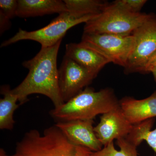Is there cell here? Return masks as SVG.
<instances>
[{"label":"cell","instance_id":"6da1fadb","mask_svg":"<svg viewBox=\"0 0 156 156\" xmlns=\"http://www.w3.org/2000/svg\"><path fill=\"white\" fill-rule=\"evenodd\" d=\"M62 41L52 47L41 48L34 58L23 62L22 65L29 70L28 74L17 87L12 89L20 105L28 100V96L40 94L47 96L54 108L64 103L58 84L57 58Z\"/></svg>","mask_w":156,"mask_h":156},{"label":"cell","instance_id":"7a4b0ae2","mask_svg":"<svg viewBox=\"0 0 156 156\" xmlns=\"http://www.w3.org/2000/svg\"><path fill=\"white\" fill-rule=\"evenodd\" d=\"M92 151L74 144L56 126L44 130H30L9 156H92Z\"/></svg>","mask_w":156,"mask_h":156},{"label":"cell","instance_id":"3957f363","mask_svg":"<svg viewBox=\"0 0 156 156\" xmlns=\"http://www.w3.org/2000/svg\"><path fill=\"white\" fill-rule=\"evenodd\" d=\"M120 106L119 100L112 89L95 91L86 87L61 106L50 112L56 123L77 120H93L98 115L105 113Z\"/></svg>","mask_w":156,"mask_h":156},{"label":"cell","instance_id":"277c9868","mask_svg":"<svg viewBox=\"0 0 156 156\" xmlns=\"http://www.w3.org/2000/svg\"><path fill=\"white\" fill-rule=\"evenodd\" d=\"M150 15L129 12L112 2L108 3L97 17L85 23L83 33L128 36L142 25Z\"/></svg>","mask_w":156,"mask_h":156},{"label":"cell","instance_id":"5b68a950","mask_svg":"<svg viewBox=\"0 0 156 156\" xmlns=\"http://www.w3.org/2000/svg\"><path fill=\"white\" fill-rule=\"evenodd\" d=\"M98 15L77 18L70 15L68 12H63L48 25L40 29L27 31L20 28L15 35L3 42L1 47H7L23 40H31L38 42L41 48H49L62 41L67 31L72 27L83 23H86Z\"/></svg>","mask_w":156,"mask_h":156},{"label":"cell","instance_id":"8992f818","mask_svg":"<svg viewBox=\"0 0 156 156\" xmlns=\"http://www.w3.org/2000/svg\"><path fill=\"white\" fill-rule=\"evenodd\" d=\"M80 44L99 53L110 62L125 68L135 48V40L132 35L83 33Z\"/></svg>","mask_w":156,"mask_h":156},{"label":"cell","instance_id":"52a82bcc","mask_svg":"<svg viewBox=\"0 0 156 156\" xmlns=\"http://www.w3.org/2000/svg\"><path fill=\"white\" fill-rule=\"evenodd\" d=\"M135 38V48L125 68L126 73L138 72L146 62L156 50V15L150 17L132 33Z\"/></svg>","mask_w":156,"mask_h":156},{"label":"cell","instance_id":"ba28073f","mask_svg":"<svg viewBox=\"0 0 156 156\" xmlns=\"http://www.w3.org/2000/svg\"><path fill=\"white\" fill-rule=\"evenodd\" d=\"M95 78L88 70L64 56L58 69L59 90L64 103L83 91Z\"/></svg>","mask_w":156,"mask_h":156},{"label":"cell","instance_id":"9c48e42d","mask_svg":"<svg viewBox=\"0 0 156 156\" xmlns=\"http://www.w3.org/2000/svg\"><path fill=\"white\" fill-rule=\"evenodd\" d=\"M132 127L119 106L102 115L100 122L94 127V131L104 147L115 139L128 136Z\"/></svg>","mask_w":156,"mask_h":156},{"label":"cell","instance_id":"30bf717a","mask_svg":"<svg viewBox=\"0 0 156 156\" xmlns=\"http://www.w3.org/2000/svg\"><path fill=\"white\" fill-rule=\"evenodd\" d=\"M92 119L77 120L59 122L55 125L74 144L96 152L103 146L95 134Z\"/></svg>","mask_w":156,"mask_h":156},{"label":"cell","instance_id":"8fae6325","mask_svg":"<svg viewBox=\"0 0 156 156\" xmlns=\"http://www.w3.org/2000/svg\"><path fill=\"white\" fill-rule=\"evenodd\" d=\"M120 107L126 119L134 125L156 117V91L149 97L136 99L125 97L119 100Z\"/></svg>","mask_w":156,"mask_h":156},{"label":"cell","instance_id":"7c38bea8","mask_svg":"<svg viewBox=\"0 0 156 156\" xmlns=\"http://www.w3.org/2000/svg\"><path fill=\"white\" fill-rule=\"evenodd\" d=\"M92 73L95 78L109 61L96 51L81 45L69 43L66 46L65 56Z\"/></svg>","mask_w":156,"mask_h":156},{"label":"cell","instance_id":"4fadbf2b","mask_svg":"<svg viewBox=\"0 0 156 156\" xmlns=\"http://www.w3.org/2000/svg\"><path fill=\"white\" fill-rule=\"evenodd\" d=\"M16 16L29 17L67 12L63 1L60 0H19Z\"/></svg>","mask_w":156,"mask_h":156},{"label":"cell","instance_id":"5bb4252c","mask_svg":"<svg viewBox=\"0 0 156 156\" xmlns=\"http://www.w3.org/2000/svg\"><path fill=\"white\" fill-rule=\"evenodd\" d=\"M1 93L4 95L0 99V129L11 130L14 128L15 121L14 112L19 107L18 97L12 92L9 85L1 87Z\"/></svg>","mask_w":156,"mask_h":156},{"label":"cell","instance_id":"9a60e30c","mask_svg":"<svg viewBox=\"0 0 156 156\" xmlns=\"http://www.w3.org/2000/svg\"><path fill=\"white\" fill-rule=\"evenodd\" d=\"M67 12L77 18L100 14L108 2L100 0H64Z\"/></svg>","mask_w":156,"mask_h":156},{"label":"cell","instance_id":"2e32d148","mask_svg":"<svg viewBox=\"0 0 156 156\" xmlns=\"http://www.w3.org/2000/svg\"><path fill=\"white\" fill-rule=\"evenodd\" d=\"M116 144L120 150L116 149L112 142L104 146L100 151H92V156H139L136 150L137 147L126 137L117 140Z\"/></svg>","mask_w":156,"mask_h":156},{"label":"cell","instance_id":"e0dca14e","mask_svg":"<svg viewBox=\"0 0 156 156\" xmlns=\"http://www.w3.org/2000/svg\"><path fill=\"white\" fill-rule=\"evenodd\" d=\"M154 122V119H151L133 125L131 132L126 137V139L137 147L143 142L144 134L151 130Z\"/></svg>","mask_w":156,"mask_h":156},{"label":"cell","instance_id":"ac0fdd59","mask_svg":"<svg viewBox=\"0 0 156 156\" xmlns=\"http://www.w3.org/2000/svg\"><path fill=\"white\" fill-rule=\"evenodd\" d=\"M147 2L146 0H117L112 3L126 11L139 13Z\"/></svg>","mask_w":156,"mask_h":156},{"label":"cell","instance_id":"d6986e66","mask_svg":"<svg viewBox=\"0 0 156 156\" xmlns=\"http://www.w3.org/2000/svg\"><path fill=\"white\" fill-rule=\"evenodd\" d=\"M18 1L16 0H1L0 11L9 19L16 16Z\"/></svg>","mask_w":156,"mask_h":156},{"label":"cell","instance_id":"ffe728a7","mask_svg":"<svg viewBox=\"0 0 156 156\" xmlns=\"http://www.w3.org/2000/svg\"><path fill=\"white\" fill-rule=\"evenodd\" d=\"M143 140H145L156 153V128L147 131L143 137Z\"/></svg>","mask_w":156,"mask_h":156},{"label":"cell","instance_id":"44dd1931","mask_svg":"<svg viewBox=\"0 0 156 156\" xmlns=\"http://www.w3.org/2000/svg\"><path fill=\"white\" fill-rule=\"evenodd\" d=\"M156 68V50L147 59L140 73H150L151 70Z\"/></svg>","mask_w":156,"mask_h":156},{"label":"cell","instance_id":"7402d4cb","mask_svg":"<svg viewBox=\"0 0 156 156\" xmlns=\"http://www.w3.org/2000/svg\"><path fill=\"white\" fill-rule=\"evenodd\" d=\"M11 27L10 19L0 11V34L1 35L6 30H9Z\"/></svg>","mask_w":156,"mask_h":156},{"label":"cell","instance_id":"603a6c76","mask_svg":"<svg viewBox=\"0 0 156 156\" xmlns=\"http://www.w3.org/2000/svg\"><path fill=\"white\" fill-rule=\"evenodd\" d=\"M0 156H9V155L7 154V153L4 149L1 148L0 149Z\"/></svg>","mask_w":156,"mask_h":156},{"label":"cell","instance_id":"cb8c5ba5","mask_svg":"<svg viewBox=\"0 0 156 156\" xmlns=\"http://www.w3.org/2000/svg\"><path fill=\"white\" fill-rule=\"evenodd\" d=\"M150 73H151L153 75L155 80L156 82V68H154L151 70Z\"/></svg>","mask_w":156,"mask_h":156}]
</instances>
